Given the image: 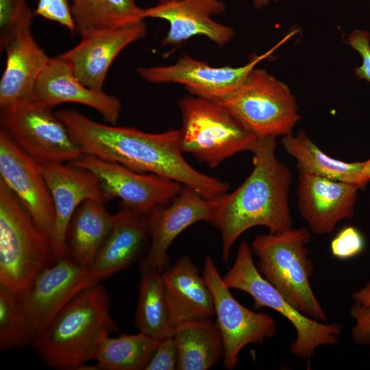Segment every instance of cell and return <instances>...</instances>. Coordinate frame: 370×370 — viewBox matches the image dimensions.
<instances>
[{"instance_id":"e575fe53","label":"cell","mask_w":370,"mask_h":370,"mask_svg":"<svg viewBox=\"0 0 370 370\" xmlns=\"http://www.w3.org/2000/svg\"><path fill=\"white\" fill-rule=\"evenodd\" d=\"M346 42L358 52L362 58V64L355 69L356 75L362 79L370 82V35L367 31H353Z\"/></svg>"},{"instance_id":"603a6c76","label":"cell","mask_w":370,"mask_h":370,"mask_svg":"<svg viewBox=\"0 0 370 370\" xmlns=\"http://www.w3.org/2000/svg\"><path fill=\"white\" fill-rule=\"evenodd\" d=\"M162 276L173 331L183 323L214 314L211 291L190 257L181 256Z\"/></svg>"},{"instance_id":"2e32d148","label":"cell","mask_w":370,"mask_h":370,"mask_svg":"<svg viewBox=\"0 0 370 370\" xmlns=\"http://www.w3.org/2000/svg\"><path fill=\"white\" fill-rule=\"evenodd\" d=\"M217 198L208 199L192 188L183 186L180 193L168 205L155 207L148 214L151 245L140 264L141 272H162L168 261L167 252L175 238L184 230L199 221L210 222Z\"/></svg>"},{"instance_id":"e0dca14e","label":"cell","mask_w":370,"mask_h":370,"mask_svg":"<svg viewBox=\"0 0 370 370\" xmlns=\"http://www.w3.org/2000/svg\"><path fill=\"white\" fill-rule=\"evenodd\" d=\"M147 34L143 21L90 33L60 56L86 86L102 90L108 71L117 55Z\"/></svg>"},{"instance_id":"d6986e66","label":"cell","mask_w":370,"mask_h":370,"mask_svg":"<svg viewBox=\"0 0 370 370\" xmlns=\"http://www.w3.org/2000/svg\"><path fill=\"white\" fill-rule=\"evenodd\" d=\"M116 223L79 284L80 292L132 265L148 243V214L121 204Z\"/></svg>"},{"instance_id":"f35d334b","label":"cell","mask_w":370,"mask_h":370,"mask_svg":"<svg viewBox=\"0 0 370 370\" xmlns=\"http://www.w3.org/2000/svg\"><path fill=\"white\" fill-rule=\"evenodd\" d=\"M256 8H260L265 5L269 0H254Z\"/></svg>"},{"instance_id":"7402d4cb","label":"cell","mask_w":370,"mask_h":370,"mask_svg":"<svg viewBox=\"0 0 370 370\" xmlns=\"http://www.w3.org/2000/svg\"><path fill=\"white\" fill-rule=\"evenodd\" d=\"M6 64L0 80V111L34 100L36 80L50 58L35 41L31 26L3 49Z\"/></svg>"},{"instance_id":"ffe728a7","label":"cell","mask_w":370,"mask_h":370,"mask_svg":"<svg viewBox=\"0 0 370 370\" xmlns=\"http://www.w3.org/2000/svg\"><path fill=\"white\" fill-rule=\"evenodd\" d=\"M224 3L219 0H163L144 9L143 17L166 20L170 25L164 45H178L195 36H204L219 46L234 35L232 28L219 23L212 15L221 13Z\"/></svg>"},{"instance_id":"8d00e7d4","label":"cell","mask_w":370,"mask_h":370,"mask_svg":"<svg viewBox=\"0 0 370 370\" xmlns=\"http://www.w3.org/2000/svg\"><path fill=\"white\" fill-rule=\"evenodd\" d=\"M352 298L355 301L370 306V282L362 288L355 291L352 295Z\"/></svg>"},{"instance_id":"8fae6325","label":"cell","mask_w":370,"mask_h":370,"mask_svg":"<svg viewBox=\"0 0 370 370\" xmlns=\"http://www.w3.org/2000/svg\"><path fill=\"white\" fill-rule=\"evenodd\" d=\"M71 163L93 173L107 193L113 199H121L120 204L144 213L168 204L183 187L166 177L136 172L119 163L85 153Z\"/></svg>"},{"instance_id":"7c38bea8","label":"cell","mask_w":370,"mask_h":370,"mask_svg":"<svg viewBox=\"0 0 370 370\" xmlns=\"http://www.w3.org/2000/svg\"><path fill=\"white\" fill-rule=\"evenodd\" d=\"M295 32L286 35L266 53L254 55L247 64L241 66L213 67L185 55L172 65L138 67L136 73L148 82L181 84L196 97L218 100L234 90L259 62L269 57Z\"/></svg>"},{"instance_id":"30bf717a","label":"cell","mask_w":370,"mask_h":370,"mask_svg":"<svg viewBox=\"0 0 370 370\" xmlns=\"http://www.w3.org/2000/svg\"><path fill=\"white\" fill-rule=\"evenodd\" d=\"M202 275L213 297L216 323L223 343V367L231 370L243 347L262 344L275 334V322L268 314L253 311L234 297L210 256L206 258Z\"/></svg>"},{"instance_id":"4dcf8cb0","label":"cell","mask_w":370,"mask_h":370,"mask_svg":"<svg viewBox=\"0 0 370 370\" xmlns=\"http://www.w3.org/2000/svg\"><path fill=\"white\" fill-rule=\"evenodd\" d=\"M34 15L27 0H0L1 51L23 28L31 26Z\"/></svg>"},{"instance_id":"836d02e7","label":"cell","mask_w":370,"mask_h":370,"mask_svg":"<svg viewBox=\"0 0 370 370\" xmlns=\"http://www.w3.org/2000/svg\"><path fill=\"white\" fill-rule=\"evenodd\" d=\"M177 364V348L172 336L159 341L146 370H173Z\"/></svg>"},{"instance_id":"9c48e42d","label":"cell","mask_w":370,"mask_h":370,"mask_svg":"<svg viewBox=\"0 0 370 370\" xmlns=\"http://www.w3.org/2000/svg\"><path fill=\"white\" fill-rule=\"evenodd\" d=\"M1 127L40 164L72 162L84 152L62 121L34 100L0 111Z\"/></svg>"},{"instance_id":"5bb4252c","label":"cell","mask_w":370,"mask_h":370,"mask_svg":"<svg viewBox=\"0 0 370 370\" xmlns=\"http://www.w3.org/2000/svg\"><path fill=\"white\" fill-rule=\"evenodd\" d=\"M0 179L16 195L36 223L51 237L55 212L41 165L2 127L0 129Z\"/></svg>"},{"instance_id":"f1b7e54d","label":"cell","mask_w":370,"mask_h":370,"mask_svg":"<svg viewBox=\"0 0 370 370\" xmlns=\"http://www.w3.org/2000/svg\"><path fill=\"white\" fill-rule=\"evenodd\" d=\"M159 341L139 332L106 337L99 345L94 360L97 365L88 369H145Z\"/></svg>"},{"instance_id":"cb8c5ba5","label":"cell","mask_w":370,"mask_h":370,"mask_svg":"<svg viewBox=\"0 0 370 370\" xmlns=\"http://www.w3.org/2000/svg\"><path fill=\"white\" fill-rule=\"evenodd\" d=\"M103 204L86 200L77 208L66 234V256L89 269L111 233L116 214L110 213Z\"/></svg>"},{"instance_id":"8992f818","label":"cell","mask_w":370,"mask_h":370,"mask_svg":"<svg viewBox=\"0 0 370 370\" xmlns=\"http://www.w3.org/2000/svg\"><path fill=\"white\" fill-rule=\"evenodd\" d=\"M179 108L182 153L214 168L238 153L254 149L258 137L218 101L186 96Z\"/></svg>"},{"instance_id":"9a60e30c","label":"cell","mask_w":370,"mask_h":370,"mask_svg":"<svg viewBox=\"0 0 370 370\" xmlns=\"http://www.w3.org/2000/svg\"><path fill=\"white\" fill-rule=\"evenodd\" d=\"M88 271L66 256L42 271L18 296L32 341L80 293L79 286Z\"/></svg>"},{"instance_id":"ac0fdd59","label":"cell","mask_w":370,"mask_h":370,"mask_svg":"<svg viewBox=\"0 0 370 370\" xmlns=\"http://www.w3.org/2000/svg\"><path fill=\"white\" fill-rule=\"evenodd\" d=\"M297 191L300 214L311 232H331L343 219H351L358 191L356 184L330 180L298 170Z\"/></svg>"},{"instance_id":"d590c367","label":"cell","mask_w":370,"mask_h":370,"mask_svg":"<svg viewBox=\"0 0 370 370\" xmlns=\"http://www.w3.org/2000/svg\"><path fill=\"white\" fill-rule=\"evenodd\" d=\"M349 314L355 320L352 330L354 341L360 345H370V306L355 301L349 308Z\"/></svg>"},{"instance_id":"6da1fadb","label":"cell","mask_w":370,"mask_h":370,"mask_svg":"<svg viewBox=\"0 0 370 370\" xmlns=\"http://www.w3.org/2000/svg\"><path fill=\"white\" fill-rule=\"evenodd\" d=\"M56 114L85 154L136 172L166 177L208 199H216L229 189L227 182L199 172L184 159L179 130L152 134L101 123L73 110H60Z\"/></svg>"},{"instance_id":"d6a6232c","label":"cell","mask_w":370,"mask_h":370,"mask_svg":"<svg viewBox=\"0 0 370 370\" xmlns=\"http://www.w3.org/2000/svg\"><path fill=\"white\" fill-rule=\"evenodd\" d=\"M34 14L58 23L71 32L77 30L68 0H38Z\"/></svg>"},{"instance_id":"ba28073f","label":"cell","mask_w":370,"mask_h":370,"mask_svg":"<svg viewBox=\"0 0 370 370\" xmlns=\"http://www.w3.org/2000/svg\"><path fill=\"white\" fill-rule=\"evenodd\" d=\"M223 280L230 289L248 293L253 298L256 308H271L293 325L296 338L291 346V352L297 357L308 360L317 347L334 345L339 341L342 333L340 325L322 323L304 314L261 275L247 242L239 245L235 261Z\"/></svg>"},{"instance_id":"d4e9b609","label":"cell","mask_w":370,"mask_h":370,"mask_svg":"<svg viewBox=\"0 0 370 370\" xmlns=\"http://www.w3.org/2000/svg\"><path fill=\"white\" fill-rule=\"evenodd\" d=\"M173 337L177 348L178 370H207L223 356L224 347L216 322L195 320L176 327Z\"/></svg>"},{"instance_id":"277c9868","label":"cell","mask_w":370,"mask_h":370,"mask_svg":"<svg viewBox=\"0 0 370 370\" xmlns=\"http://www.w3.org/2000/svg\"><path fill=\"white\" fill-rule=\"evenodd\" d=\"M56 262L50 236L0 179V285L18 297Z\"/></svg>"},{"instance_id":"7a4b0ae2","label":"cell","mask_w":370,"mask_h":370,"mask_svg":"<svg viewBox=\"0 0 370 370\" xmlns=\"http://www.w3.org/2000/svg\"><path fill=\"white\" fill-rule=\"evenodd\" d=\"M276 140L258 138L252 151L253 170L234 191L217 198L210 223L219 231L222 258L227 262L238 237L258 225L270 233L292 229L288 204L292 180L288 168L276 156Z\"/></svg>"},{"instance_id":"484cf974","label":"cell","mask_w":370,"mask_h":370,"mask_svg":"<svg viewBox=\"0 0 370 370\" xmlns=\"http://www.w3.org/2000/svg\"><path fill=\"white\" fill-rule=\"evenodd\" d=\"M285 151L297 161V170L330 180L367 185L361 177L363 162H346L336 160L322 151L302 130L296 136H283Z\"/></svg>"},{"instance_id":"ab89813d","label":"cell","mask_w":370,"mask_h":370,"mask_svg":"<svg viewBox=\"0 0 370 370\" xmlns=\"http://www.w3.org/2000/svg\"><path fill=\"white\" fill-rule=\"evenodd\" d=\"M159 1H163V0H159Z\"/></svg>"},{"instance_id":"4316f807","label":"cell","mask_w":370,"mask_h":370,"mask_svg":"<svg viewBox=\"0 0 370 370\" xmlns=\"http://www.w3.org/2000/svg\"><path fill=\"white\" fill-rule=\"evenodd\" d=\"M134 321L139 332L158 341L173 336L162 272H142Z\"/></svg>"},{"instance_id":"83f0119b","label":"cell","mask_w":370,"mask_h":370,"mask_svg":"<svg viewBox=\"0 0 370 370\" xmlns=\"http://www.w3.org/2000/svg\"><path fill=\"white\" fill-rule=\"evenodd\" d=\"M71 10L81 37L145 19L136 0H73Z\"/></svg>"},{"instance_id":"74e56055","label":"cell","mask_w":370,"mask_h":370,"mask_svg":"<svg viewBox=\"0 0 370 370\" xmlns=\"http://www.w3.org/2000/svg\"><path fill=\"white\" fill-rule=\"evenodd\" d=\"M360 175L363 182L367 184L370 182V158L363 162Z\"/></svg>"},{"instance_id":"4fadbf2b","label":"cell","mask_w":370,"mask_h":370,"mask_svg":"<svg viewBox=\"0 0 370 370\" xmlns=\"http://www.w3.org/2000/svg\"><path fill=\"white\" fill-rule=\"evenodd\" d=\"M54 206L51 241L56 260L66 256V234L71 218L81 204L91 199L106 204L114 199L90 171L71 162L40 164Z\"/></svg>"},{"instance_id":"f546056e","label":"cell","mask_w":370,"mask_h":370,"mask_svg":"<svg viewBox=\"0 0 370 370\" xmlns=\"http://www.w3.org/2000/svg\"><path fill=\"white\" fill-rule=\"evenodd\" d=\"M18 297L0 285V349L9 350L32 343Z\"/></svg>"},{"instance_id":"5b68a950","label":"cell","mask_w":370,"mask_h":370,"mask_svg":"<svg viewBox=\"0 0 370 370\" xmlns=\"http://www.w3.org/2000/svg\"><path fill=\"white\" fill-rule=\"evenodd\" d=\"M310 240V231L301 227L258 234L251 249L258 258L257 267L261 275L292 306L312 319L327 321L310 284L314 271L306 247Z\"/></svg>"},{"instance_id":"52a82bcc","label":"cell","mask_w":370,"mask_h":370,"mask_svg":"<svg viewBox=\"0 0 370 370\" xmlns=\"http://www.w3.org/2000/svg\"><path fill=\"white\" fill-rule=\"evenodd\" d=\"M258 138L292 134L301 117L287 85L264 69H251L238 86L215 100Z\"/></svg>"},{"instance_id":"1f68e13d","label":"cell","mask_w":370,"mask_h":370,"mask_svg":"<svg viewBox=\"0 0 370 370\" xmlns=\"http://www.w3.org/2000/svg\"><path fill=\"white\" fill-rule=\"evenodd\" d=\"M365 247L362 233L354 226L342 228L332 238L330 251L332 256L339 260H348L361 254Z\"/></svg>"},{"instance_id":"3957f363","label":"cell","mask_w":370,"mask_h":370,"mask_svg":"<svg viewBox=\"0 0 370 370\" xmlns=\"http://www.w3.org/2000/svg\"><path fill=\"white\" fill-rule=\"evenodd\" d=\"M118 331L107 291L97 284L71 299L31 343L49 367L82 369L101 341Z\"/></svg>"},{"instance_id":"44dd1931","label":"cell","mask_w":370,"mask_h":370,"mask_svg":"<svg viewBox=\"0 0 370 370\" xmlns=\"http://www.w3.org/2000/svg\"><path fill=\"white\" fill-rule=\"evenodd\" d=\"M34 100L51 109L62 103L83 104L97 110L111 125L116 124L121 110L118 97L84 85L60 56L50 58L38 76Z\"/></svg>"}]
</instances>
